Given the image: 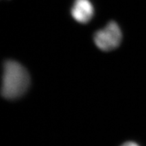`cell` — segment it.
<instances>
[{
    "instance_id": "obj_1",
    "label": "cell",
    "mask_w": 146,
    "mask_h": 146,
    "mask_svg": "<svg viewBox=\"0 0 146 146\" xmlns=\"http://www.w3.org/2000/svg\"><path fill=\"white\" fill-rule=\"evenodd\" d=\"M30 85V76L27 69L14 60L3 63L1 95L5 99L16 100L26 92Z\"/></svg>"
},
{
    "instance_id": "obj_2",
    "label": "cell",
    "mask_w": 146,
    "mask_h": 146,
    "mask_svg": "<svg viewBox=\"0 0 146 146\" xmlns=\"http://www.w3.org/2000/svg\"><path fill=\"white\" fill-rule=\"evenodd\" d=\"M123 39L121 29L116 21H110L104 27L94 35V41L102 51L110 52L119 46Z\"/></svg>"
},
{
    "instance_id": "obj_3",
    "label": "cell",
    "mask_w": 146,
    "mask_h": 146,
    "mask_svg": "<svg viewBox=\"0 0 146 146\" xmlns=\"http://www.w3.org/2000/svg\"><path fill=\"white\" fill-rule=\"evenodd\" d=\"M94 7L90 0H74L70 10L72 17L76 22L87 24L94 16Z\"/></svg>"
},
{
    "instance_id": "obj_4",
    "label": "cell",
    "mask_w": 146,
    "mask_h": 146,
    "mask_svg": "<svg viewBox=\"0 0 146 146\" xmlns=\"http://www.w3.org/2000/svg\"><path fill=\"white\" fill-rule=\"evenodd\" d=\"M121 146H139V145H137L136 143H135V142L128 141V142H126L125 143H123Z\"/></svg>"
}]
</instances>
